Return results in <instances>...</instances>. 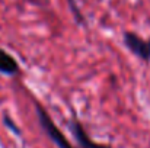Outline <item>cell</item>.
<instances>
[{
    "instance_id": "3957f363",
    "label": "cell",
    "mask_w": 150,
    "mask_h": 148,
    "mask_svg": "<svg viewBox=\"0 0 150 148\" xmlns=\"http://www.w3.org/2000/svg\"><path fill=\"white\" fill-rule=\"evenodd\" d=\"M66 125H67L70 134L73 135V138H74V141H76V144H77L79 148H112L109 144H102V142L93 141L89 137V134L86 132L83 123L76 116L69 118Z\"/></svg>"
},
{
    "instance_id": "6da1fadb",
    "label": "cell",
    "mask_w": 150,
    "mask_h": 148,
    "mask_svg": "<svg viewBox=\"0 0 150 148\" xmlns=\"http://www.w3.org/2000/svg\"><path fill=\"white\" fill-rule=\"evenodd\" d=\"M35 112H37V119L40 123V128L42 129V132L51 140V142L57 148H76L71 145V142L66 138V135L63 134V131L54 123V121L51 119L50 113L47 112V109L40 103L35 102Z\"/></svg>"
},
{
    "instance_id": "7a4b0ae2",
    "label": "cell",
    "mask_w": 150,
    "mask_h": 148,
    "mask_svg": "<svg viewBox=\"0 0 150 148\" xmlns=\"http://www.w3.org/2000/svg\"><path fill=\"white\" fill-rule=\"evenodd\" d=\"M122 44L134 57L143 62H150V38L144 39L133 31H125L122 34Z\"/></svg>"
},
{
    "instance_id": "277c9868",
    "label": "cell",
    "mask_w": 150,
    "mask_h": 148,
    "mask_svg": "<svg viewBox=\"0 0 150 148\" xmlns=\"http://www.w3.org/2000/svg\"><path fill=\"white\" fill-rule=\"evenodd\" d=\"M19 73H21V65L16 61V58L6 49L0 48V74L7 77H15Z\"/></svg>"
},
{
    "instance_id": "5b68a950",
    "label": "cell",
    "mask_w": 150,
    "mask_h": 148,
    "mask_svg": "<svg viewBox=\"0 0 150 148\" xmlns=\"http://www.w3.org/2000/svg\"><path fill=\"white\" fill-rule=\"evenodd\" d=\"M67 6H69V10H70V13H71L74 22H76L77 25H80V26H85V25H86V18H85V15L82 13V9L79 7L77 1H76V0H67Z\"/></svg>"
},
{
    "instance_id": "8992f818",
    "label": "cell",
    "mask_w": 150,
    "mask_h": 148,
    "mask_svg": "<svg viewBox=\"0 0 150 148\" xmlns=\"http://www.w3.org/2000/svg\"><path fill=\"white\" fill-rule=\"evenodd\" d=\"M3 123H4V126L12 132V134H15L16 137H22V129L16 125V122L7 115V113H4L3 115Z\"/></svg>"
}]
</instances>
